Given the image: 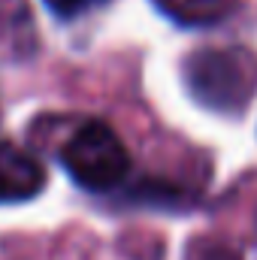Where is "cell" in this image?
I'll return each mask as SVG.
<instances>
[{
  "mask_svg": "<svg viewBox=\"0 0 257 260\" xmlns=\"http://www.w3.org/2000/svg\"><path fill=\"white\" fill-rule=\"evenodd\" d=\"M185 88L212 112H245L257 94V55L242 46L197 49L185 61Z\"/></svg>",
  "mask_w": 257,
  "mask_h": 260,
  "instance_id": "1",
  "label": "cell"
},
{
  "mask_svg": "<svg viewBox=\"0 0 257 260\" xmlns=\"http://www.w3.org/2000/svg\"><path fill=\"white\" fill-rule=\"evenodd\" d=\"M67 173L88 191H112L124 182L130 157L118 133L103 121H88L67 139L61 151Z\"/></svg>",
  "mask_w": 257,
  "mask_h": 260,
  "instance_id": "2",
  "label": "cell"
},
{
  "mask_svg": "<svg viewBox=\"0 0 257 260\" xmlns=\"http://www.w3.org/2000/svg\"><path fill=\"white\" fill-rule=\"evenodd\" d=\"M164 15H170L179 24L188 27H206L230 15L233 0H154Z\"/></svg>",
  "mask_w": 257,
  "mask_h": 260,
  "instance_id": "4",
  "label": "cell"
},
{
  "mask_svg": "<svg viewBox=\"0 0 257 260\" xmlns=\"http://www.w3.org/2000/svg\"><path fill=\"white\" fill-rule=\"evenodd\" d=\"M100 3H106V0H46V6H49L55 15H61V18H76V15H82V12L100 6Z\"/></svg>",
  "mask_w": 257,
  "mask_h": 260,
  "instance_id": "5",
  "label": "cell"
},
{
  "mask_svg": "<svg viewBox=\"0 0 257 260\" xmlns=\"http://www.w3.org/2000/svg\"><path fill=\"white\" fill-rule=\"evenodd\" d=\"M46 188V173L40 160L12 145L0 142V203H24Z\"/></svg>",
  "mask_w": 257,
  "mask_h": 260,
  "instance_id": "3",
  "label": "cell"
}]
</instances>
